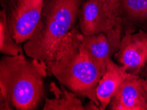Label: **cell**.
I'll use <instances>...</instances> for the list:
<instances>
[{"instance_id":"cell-1","label":"cell","mask_w":147,"mask_h":110,"mask_svg":"<svg viewBox=\"0 0 147 110\" xmlns=\"http://www.w3.org/2000/svg\"><path fill=\"white\" fill-rule=\"evenodd\" d=\"M81 34L79 25H76L53 47L44 63L50 74L60 84L78 96L93 101L100 107L96 90L106 70L82 48Z\"/></svg>"},{"instance_id":"cell-2","label":"cell","mask_w":147,"mask_h":110,"mask_svg":"<svg viewBox=\"0 0 147 110\" xmlns=\"http://www.w3.org/2000/svg\"><path fill=\"white\" fill-rule=\"evenodd\" d=\"M44 62L24 55H6L0 61V99L14 109L33 110L44 98V78L50 75Z\"/></svg>"},{"instance_id":"cell-3","label":"cell","mask_w":147,"mask_h":110,"mask_svg":"<svg viewBox=\"0 0 147 110\" xmlns=\"http://www.w3.org/2000/svg\"><path fill=\"white\" fill-rule=\"evenodd\" d=\"M85 0H44L41 19L32 38L24 44L26 55L44 62L53 47L77 25Z\"/></svg>"},{"instance_id":"cell-4","label":"cell","mask_w":147,"mask_h":110,"mask_svg":"<svg viewBox=\"0 0 147 110\" xmlns=\"http://www.w3.org/2000/svg\"><path fill=\"white\" fill-rule=\"evenodd\" d=\"M44 0H0L12 36L17 43L32 38L41 19Z\"/></svg>"},{"instance_id":"cell-5","label":"cell","mask_w":147,"mask_h":110,"mask_svg":"<svg viewBox=\"0 0 147 110\" xmlns=\"http://www.w3.org/2000/svg\"><path fill=\"white\" fill-rule=\"evenodd\" d=\"M78 19L82 34H106L113 51L115 53L117 52L122 38L121 30L108 16L98 0H85L81 7Z\"/></svg>"},{"instance_id":"cell-6","label":"cell","mask_w":147,"mask_h":110,"mask_svg":"<svg viewBox=\"0 0 147 110\" xmlns=\"http://www.w3.org/2000/svg\"><path fill=\"white\" fill-rule=\"evenodd\" d=\"M120 65L131 75L139 76L147 65V32L140 30L123 35L114 55Z\"/></svg>"},{"instance_id":"cell-7","label":"cell","mask_w":147,"mask_h":110,"mask_svg":"<svg viewBox=\"0 0 147 110\" xmlns=\"http://www.w3.org/2000/svg\"><path fill=\"white\" fill-rule=\"evenodd\" d=\"M108 107L111 110H147V80L131 75L120 85Z\"/></svg>"},{"instance_id":"cell-8","label":"cell","mask_w":147,"mask_h":110,"mask_svg":"<svg viewBox=\"0 0 147 110\" xmlns=\"http://www.w3.org/2000/svg\"><path fill=\"white\" fill-rule=\"evenodd\" d=\"M119 26L122 36L140 29L147 32V0H121Z\"/></svg>"},{"instance_id":"cell-9","label":"cell","mask_w":147,"mask_h":110,"mask_svg":"<svg viewBox=\"0 0 147 110\" xmlns=\"http://www.w3.org/2000/svg\"><path fill=\"white\" fill-rule=\"evenodd\" d=\"M131 75V74L128 73L123 66L115 63L112 59L110 60L96 90L101 110L108 107L111 99L120 85Z\"/></svg>"},{"instance_id":"cell-10","label":"cell","mask_w":147,"mask_h":110,"mask_svg":"<svg viewBox=\"0 0 147 110\" xmlns=\"http://www.w3.org/2000/svg\"><path fill=\"white\" fill-rule=\"evenodd\" d=\"M81 44L90 57L106 70L111 56L115 54L108 35L99 33L85 36L81 33Z\"/></svg>"},{"instance_id":"cell-11","label":"cell","mask_w":147,"mask_h":110,"mask_svg":"<svg viewBox=\"0 0 147 110\" xmlns=\"http://www.w3.org/2000/svg\"><path fill=\"white\" fill-rule=\"evenodd\" d=\"M57 86L54 82L50 84V90L53 96L45 98L44 110H85L81 100L75 92L67 90L64 85Z\"/></svg>"},{"instance_id":"cell-12","label":"cell","mask_w":147,"mask_h":110,"mask_svg":"<svg viewBox=\"0 0 147 110\" xmlns=\"http://www.w3.org/2000/svg\"><path fill=\"white\" fill-rule=\"evenodd\" d=\"M24 48L17 43L9 28L5 13L0 11V51L6 55H24Z\"/></svg>"},{"instance_id":"cell-13","label":"cell","mask_w":147,"mask_h":110,"mask_svg":"<svg viewBox=\"0 0 147 110\" xmlns=\"http://www.w3.org/2000/svg\"><path fill=\"white\" fill-rule=\"evenodd\" d=\"M98 1L101 3V5L103 6L108 16L119 28V15L121 0H98Z\"/></svg>"},{"instance_id":"cell-14","label":"cell","mask_w":147,"mask_h":110,"mask_svg":"<svg viewBox=\"0 0 147 110\" xmlns=\"http://www.w3.org/2000/svg\"><path fill=\"white\" fill-rule=\"evenodd\" d=\"M85 107V110H90V109H94V110H101L100 107L98 105H96L95 103L92 100L89 101V102L86 105H84Z\"/></svg>"},{"instance_id":"cell-15","label":"cell","mask_w":147,"mask_h":110,"mask_svg":"<svg viewBox=\"0 0 147 110\" xmlns=\"http://www.w3.org/2000/svg\"><path fill=\"white\" fill-rule=\"evenodd\" d=\"M145 71H146V79L147 80V65H146V66Z\"/></svg>"}]
</instances>
